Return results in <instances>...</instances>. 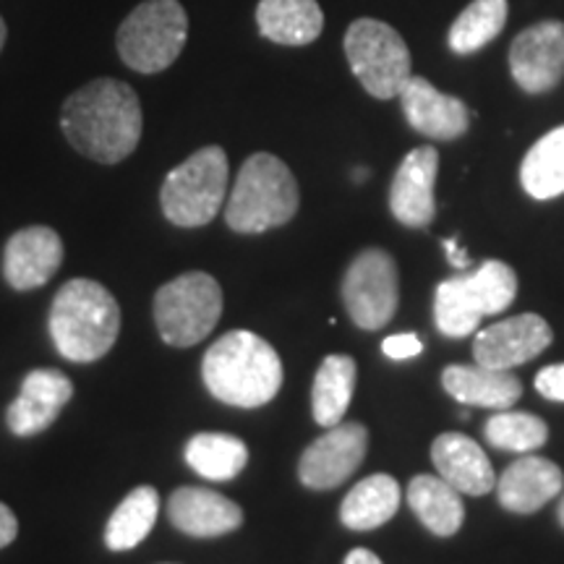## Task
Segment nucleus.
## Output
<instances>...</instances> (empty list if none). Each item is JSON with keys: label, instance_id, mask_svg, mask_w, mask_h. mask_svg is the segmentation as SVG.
<instances>
[{"label": "nucleus", "instance_id": "1", "mask_svg": "<svg viewBox=\"0 0 564 564\" xmlns=\"http://www.w3.org/2000/svg\"><path fill=\"white\" fill-rule=\"evenodd\" d=\"M61 126L76 152L102 165H116L139 147L144 118L129 84L95 79L68 97Z\"/></svg>", "mask_w": 564, "mask_h": 564}, {"label": "nucleus", "instance_id": "2", "mask_svg": "<svg viewBox=\"0 0 564 564\" xmlns=\"http://www.w3.org/2000/svg\"><path fill=\"white\" fill-rule=\"evenodd\" d=\"M202 377L212 398L236 408H262L282 387L278 350L259 335L236 329L223 335L202 361Z\"/></svg>", "mask_w": 564, "mask_h": 564}, {"label": "nucleus", "instance_id": "3", "mask_svg": "<svg viewBox=\"0 0 564 564\" xmlns=\"http://www.w3.org/2000/svg\"><path fill=\"white\" fill-rule=\"evenodd\" d=\"M47 327L66 361H100L121 333V306L100 282L76 278L55 295Z\"/></svg>", "mask_w": 564, "mask_h": 564}, {"label": "nucleus", "instance_id": "4", "mask_svg": "<svg viewBox=\"0 0 564 564\" xmlns=\"http://www.w3.org/2000/svg\"><path fill=\"white\" fill-rule=\"evenodd\" d=\"M299 204V183L291 167L270 152H257L238 173L225 209V223L230 230L253 236L291 223Z\"/></svg>", "mask_w": 564, "mask_h": 564}, {"label": "nucleus", "instance_id": "5", "mask_svg": "<svg viewBox=\"0 0 564 564\" xmlns=\"http://www.w3.org/2000/svg\"><path fill=\"white\" fill-rule=\"evenodd\" d=\"M518 295V274L510 264L489 259L474 272L457 274L436 285L434 319L442 335H474L484 316L502 314Z\"/></svg>", "mask_w": 564, "mask_h": 564}, {"label": "nucleus", "instance_id": "6", "mask_svg": "<svg viewBox=\"0 0 564 564\" xmlns=\"http://www.w3.org/2000/svg\"><path fill=\"white\" fill-rule=\"evenodd\" d=\"M228 196V154L209 144L173 167L162 183L160 204L165 217L178 228H202L223 209Z\"/></svg>", "mask_w": 564, "mask_h": 564}, {"label": "nucleus", "instance_id": "7", "mask_svg": "<svg viewBox=\"0 0 564 564\" xmlns=\"http://www.w3.org/2000/svg\"><path fill=\"white\" fill-rule=\"evenodd\" d=\"M188 37V17L178 0H147L118 30L116 45L126 66L139 74L171 68Z\"/></svg>", "mask_w": 564, "mask_h": 564}, {"label": "nucleus", "instance_id": "8", "mask_svg": "<svg viewBox=\"0 0 564 564\" xmlns=\"http://www.w3.org/2000/svg\"><path fill=\"white\" fill-rule=\"evenodd\" d=\"M223 316V288L207 272H186L154 295V324L173 348L202 343Z\"/></svg>", "mask_w": 564, "mask_h": 564}, {"label": "nucleus", "instance_id": "9", "mask_svg": "<svg viewBox=\"0 0 564 564\" xmlns=\"http://www.w3.org/2000/svg\"><path fill=\"white\" fill-rule=\"evenodd\" d=\"M350 70L377 100H392L411 79V51L390 24L377 19L352 21L345 32Z\"/></svg>", "mask_w": 564, "mask_h": 564}, {"label": "nucleus", "instance_id": "10", "mask_svg": "<svg viewBox=\"0 0 564 564\" xmlns=\"http://www.w3.org/2000/svg\"><path fill=\"white\" fill-rule=\"evenodd\" d=\"M343 301L361 329H382L398 312V264L384 249H366L352 259L343 280Z\"/></svg>", "mask_w": 564, "mask_h": 564}, {"label": "nucleus", "instance_id": "11", "mask_svg": "<svg viewBox=\"0 0 564 564\" xmlns=\"http://www.w3.org/2000/svg\"><path fill=\"white\" fill-rule=\"evenodd\" d=\"M366 449H369V432L364 423L340 421L303 449L299 463L301 484L314 491L337 489L361 468Z\"/></svg>", "mask_w": 564, "mask_h": 564}, {"label": "nucleus", "instance_id": "12", "mask_svg": "<svg viewBox=\"0 0 564 564\" xmlns=\"http://www.w3.org/2000/svg\"><path fill=\"white\" fill-rule=\"evenodd\" d=\"M510 70L528 95L554 89L564 76V21H539L514 37Z\"/></svg>", "mask_w": 564, "mask_h": 564}, {"label": "nucleus", "instance_id": "13", "mask_svg": "<svg viewBox=\"0 0 564 564\" xmlns=\"http://www.w3.org/2000/svg\"><path fill=\"white\" fill-rule=\"evenodd\" d=\"M552 327L539 314H518L502 319L476 335V364L489 369L510 371L514 366L533 361L552 345Z\"/></svg>", "mask_w": 564, "mask_h": 564}, {"label": "nucleus", "instance_id": "14", "mask_svg": "<svg viewBox=\"0 0 564 564\" xmlns=\"http://www.w3.org/2000/svg\"><path fill=\"white\" fill-rule=\"evenodd\" d=\"M440 173V152L419 147L400 162L390 188V209L405 228H429L436 215L434 183Z\"/></svg>", "mask_w": 564, "mask_h": 564}, {"label": "nucleus", "instance_id": "15", "mask_svg": "<svg viewBox=\"0 0 564 564\" xmlns=\"http://www.w3.org/2000/svg\"><path fill=\"white\" fill-rule=\"evenodd\" d=\"M63 264V241L47 225H32L13 232L3 251V274L13 291L47 285Z\"/></svg>", "mask_w": 564, "mask_h": 564}, {"label": "nucleus", "instance_id": "16", "mask_svg": "<svg viewBox=\"0 0 564 564\" xmlns=\"http://www.w3.org/2000/svg\"><path fill=\"white\" fill-rule=\"evenodd\" d=\"M74 394V384L58 369H34L21 382L19 398L6 411V423L17 436L47 432Z\"/></svg>", "mask_w": 564, "mask_h": 564}, {"label": "nucleus", "instance_id": "17", "mask_svg": "<svg viewBox=\"0 0 564 564\" xmlns=\"http://www.w3.org/2000/svg\"><path fill=\"white\" fill-rule=\"evenodd\" d=\"M400 105L413 131L436 141L460 139L468 131L470 116L463 100L444 95L423 76H411L400 89Z\"/></svg>", "mask_w": 564, "mask_h": 564}, {"label": "nucleus", "instance_id": "18", "mask_svg": "<svg viewBox=\"0 0 564 564\" xmlns=\"http://www.w3.org/2000/svg\"><path fill=\"white\" fill-rule=\"evenodd\" d=\"M167 518L181 533L194 539H217L241 528L243 510L223 494L202 486H183L167 499Z\"/></svg>", "mask_w": 564, "mask_h": 564}, {"label": "nucleus", "instance_id": "19", "mask_svg": "<svg viewBox=\"0 0 564 564\" xmlns=\"http://www.w3.org/2000/svg\"><path fill=\"white\" fill-rule=\"evenodd\" d=\"M562 489L564 476L560 465L535 455H523L514 460L497 481L499 505L518 514L539 512L546 502L560 497Z\"/></svg>", "mask_w": 564, "mask_h": 564}, {"label": "nucleus", "instance_id": "20", "mask_svg": "<svg viewBox=\"0 0 564 564\" xmlns=\"http://www.w3.org/2000/svg\"><path fill=\"white\" fill-rule=\"evenodd\" d=\"M432 460L440 476L468 497H484L497 489V476L489 457L470 436L460 432L440 434L432 444Z\"/></svg>", "mask_w": 564, "mask_h": 564}, {"label": "nucleus", "instance_id": "21", "mask_svg": "<svg viewBox=\"0 0 564 564\" xmlns=\"http://www.w3.org/2000/svg\"><path fill=\"white\" fill-rule=\"evenodd\" d=\"M442 387L457 403L476 408H497L507 411L520 400L523 384L510 371L489 369V366H447L442 371Z\"/></svg>", "mask_w": 564, "mask_h": 564}, {"label": "nucleus", "instance_id": "22", "mask_svg": "<svg viewBox=\"0 0 564 564\" xmlns=\"http://www.w3.org/2000/svg\"><path fill=\"white\" fill-rule=\"evenodd\" d=\"M257 26L264 40L301 47L319 37L324 13L316 0H259Z\"/></svg>", "mask_w": 564, "mask_h": 564}, {"label": "nucleus", "instance_id": "23", "mask_svg": "<svg viewBox=\"0 0 564 564\" xmlns=\"http://www.w3.org/2000/svg\"><path fill=\"white\" fill-rule=\"evenodd\" d=\"M408 505L415 518L434 535H455L465 520V505L460 491L449 486L442 476H415L408 484Z\"/></svg>", "mask_w": 564, "mask_h": 564}, {"label": "nucleus", "instance_id": "24", "mask_svg": "<svg viewBox=\"0 0 564 564\" xmlns=\"http://www.w3.org/2000/svg\"><path fill=\"white\" fill-rule=\"evenodd\" d=\"M400 507V486L392 476L373 474L345 494L340 520L350 531H373L390 523Z\"/></svg>", "mask_w": 564, "mask_h": 564}, {"label": "nucleus", "instance_id": "25", "mask_svg": "<svg viewBox=\"0 0 564 564\" xmlns=\"http://www.w3.org/2000/svg\"><path fill=\"white\" fill-rule=\"evenodd\" d=\"M356 361L350 356H327L314 377L312 411L316 423L333 429L348 413V405L356 392Z\"/></svg>", "mask_w": 564, "mask_h": 564}, {"label": "nucleus", "instance_id": "26", "mask_svg": "<svg viewBox=\"0 0 564 564\" xmlns=\"http://www.w3.org/2000/svg\"><path fill=\"white\" fill-rule=\"evenodd\" d=\"M160 512V494L152 486H137L116 512L110 514L108 528H105V546L110 552H129L139 546L147 535L152 533Z\"/></svg>", "mask_w": 564, "mask_h": 564}, {"label": "nucleus", "instance_id": "27", "mask_svg": "<svg viewBox=\"0 0 564 564\" xmlns=\"http://www.w3.org/2000/svg\"><path fill=\"white\" fill-rule=\"evenodd\" d=\"M186 463L207 481H230L249 465V447L232 434L204 432L186 444Z\"/></svg>", "mask_w": 564, "mask_h": 564}, {"label": "nucleus", "instance_id": "28", "mask_svg": "<svg viewBox=\"0 0 564 564\" xmlns=\"http://www.w3.org/2000/svg\"><path fill=\"white\" fill-rule=\"evenodd\" d=\"M520 183L541 202L564 194V126L549 131L528 150L520 165Z\"/></svg>", "mask_w": 564, "mask_h": 564}, {"label": "nucleus", "instance_id": "29", "mask_svg": "<svg viewBox=\"0 0 564 564\" xmlns=\"http://www.w3.org/2000/svg\"><path fill=\"white\" fill-rule=\"evenodd\" d=\"M507 21V0H474L449 26V47L457 55H470L499 37Z\"/></svg>", "mask_w": 564, "mask_h": 564}, {"label": "nucleus", "instance_id": "30", "mask_svg": "<svg viewBox=\"0 0 564 564\" xmlns=\"http://www.w3.org/2000/svg\"><path fill=\"white\" fill-rule=\"evenodd\" d=\"M484 434L489 444L505 453H533L549 440V426L539 415L518 413V411H499L486 421Z\"/></svg>", "mask_w": 564, "mask_h": 564}, {"label": "nucleus", "instance_id": "31", "mask_svg": "<svg viewBox=\"0 0 564 564\" xmlns=\"http://www.w3.org/2000/svg\"><path fill=\"white\" fill-rule=\"evenodd\" d=\"M535 390L552 403H564V364L546 366L535 373Z\"/></svg>", "mask_w": 564, "mask_h": 564}, {"label": "nucleus", "instance_id": "32", "mask_svg": "<svg viewBox=\"0 0 564 564\" xmlns=\"http://www.w3.org/2000/svg\"><path fill=\"white\" fill-rule=\"evenodd\" d=\"M423 350V343L419 335L413 333H403V335H390L387 340L382 343V352L387 358H392V361H405V358H413L419 356Z\"/></svg>", "mask_w": 564, "mask_h": 564}, {"label": "nucleus", "instance_id": "33", "mask_svg": "<svg viewBox=\"0 0 564 564\" xmlns=\"http://www.w3.org/2000/svg\"><path fill=\"white\" fill-rule=\"evenodd\" d=\"M19 535V520L17 514L11 512V507H6L0 502V549H6L13 544V539Z\"/></svg>", "mask_w": 564, "mask_h": 564}, {"label": "nucleus", "instance_id": "34", "mask_svg": "<svg viewBox=\"0 0 564 564\" xmlns=\"http://www.w3.org/2000/svg\"><path fill=\"white\" fill-rule=\"evenodd\" d=\"M444 249H447V257H449V264L457 267V270H468V253L465 249H457L455 241H444Z\"/></svg>", "mask_w": 564, "mask_h": 564}, {"label": "nucleus", "instance_id": "35", "mask_svg": "<svg viewBox=\"0 0 564 564\" xmlns=\"http://www.w3.org/2000/svg\"><path fill=\"white\" fill-rule=\"evenodd\" d=\"M343 564H384V562L373 552H369V549H352V552L345 556Z\"/></svg>", "mask_w": 564, "mask_h": 564}, {"label": "nucleus", "instance_id": "36", "mask_svg": "<svg viewBox=\"0 0 564 564\" xmlns=\"http://www.w3.org/2000/svg\"><path fill=\"white\" fill-rule=\"evenodd\" d=\"M3 45H6V21L0 17V51H3Z\"/></svg>", "mask_w": 564, "mask_h": 564}, {"label": "nucleus", "instance_id": "37", "mask_svg": "<svg viewBox=\"0 0 564 564\" xmlns=\"http://www.w3.org/2000/svg\"><path fill=\"white\" fill-rule=\"evenodd\" d=\"M556 518H560V523L564 528V497H562V502H560V510H556Z\"/></svg>", "mask_w": 564, "mask_h": 564}]
</instances>
